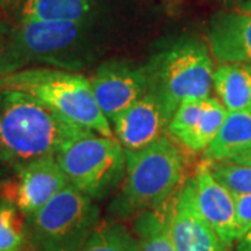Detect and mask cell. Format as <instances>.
<instances>
[{
  "mask_svg": "<svg viewBox=\"0 0 251 251\" xmlns=\"http://www.w3.org/2000/svg\"><path fill=\"white\" fill-rule=\"evenodd\" d=\"M32 95L0 91V162L18 169L88 133Z\"/></svg>",
  "mask_w": 251,
  "mask_h": 251,
  "instance_id": "cell-1",
  "label": "cell"
},
{
  "mask_svg": "<svg viewBox=\"0 0 251 251\" xmlns=\"http://www.w3.org/2000/svg\"><path fill=\"white\" fill-rule=\"evenodd\" d=\"M187 159L171 137L162 135L137 151H126L123 190L115 211L128 215L165 205L184 180Z\"/></svg>",
  "mask_w": 251,
  "mask_h": 251,
  "instance_id": "cell-2",
  "label": "cell"
},
{
  "mask_svg": "<svg viewBox=\"0 0 251 251\" xmlns=\"http://www.w3.org/2000/svg\"><path fill=\"white\" fill-rule=\"evenodd\" d=\"M0 91L32 95L81 127L103 137H115L95 102L90 80L81 74L52 67H27L0 74Z\"/></svg>",
  "mask_w": 251,
  "mask_h": 251,
  "instance_id": "cell-3",
  "label": "cell"
},
{
  "mask_svg": "<svg viewBox=\"0 0 251 251\" xmlns=\"http://www.w3.org/2000/svg\"><path fill=\"white\" fill-rule=\"evenodd\" d=\"M98 224L94 200L69 184L25 216V251H80Z\"/></svg>",
  "mask_w": 251,
  "mask_h": 251,
  "instance_id": "cell-4",
  "label": "cell"
},
{
  "mask_svg": "<svg viewBox=\"0 0 251 251\" xmlns=\"http://www.w3.org/2000/svg\"><path fill=\"white\" fill-rule=\"evenodd\" d=\"M150 91L165 102L172 113L184 100L211 97L214 87V60L201 41H184L158 54L148 66Z\"/></svg>",
  "mask_w": 251,
  "mask_h": 251,
  "instance_id": "cell-5",
  "label": "cell"
},
{
  "mask_svg": "<svg viewBox=\"0 0 251 251\" xmlns=\"http://www.w3.org/2000/svg\"><path fill=\"white\" fill-rule=\"evenodd\" d=\"M56 161L72 187L92 200L105 197L126 173V150L115 137L88 131L56 153Z\"/></svg>",
  "mask_w": 251,
  "mask_h": 251,
  "instance_id": "cell-6",
  "label": "cell"
},
{
  "mask_svg": "<svg viewBox=\"0 0 251 251\" xmlns=\"http://www.w3.org/2000/svg\"><path fill=\"white\" fill-rule=\"evenodd\" d=\"M81 21L21 20L0 50V74L27 69L36 63L63 66L62 56L78 39Z\"/></svg>",
  "mask_w": 251,
  "mask_h": 251,
  "instance_id": "cell-7",
  "label": "cell"
},
{
  "mask_svg": "<svg viewBox=\"0 0 251 251\" xmlns=\"http://www.w3.org/2000/svg\"><path fill=\"white\" fill-rule=\"evenodd\" d=\"M88 80L95 102L109 123H113L117 116L150 91L147 66L133 67L122 63H108L100 66Z\"/></svg>",
  "mask_w": 251,
  "mask_h": 251,
  "instance_id": "cell-8",
  "label": "cell"
},
{
  "mask_svg": "<svg viewBox=\"0 0 251 251\" xmlns=\"http://www.w3.org/2000/svg\"><path fill=\"white\" fill-rule=\"evenodd\" d=\"M198 211L224 247H230L240 239L234 196L214 177L208 162H200L191 177Z\"/></svg>",
  "mask_w": 251,
  "mask_h": 251,
  "instance_id": "cell-9",
  "label": "cell"
},
{
  "mask_svg": "<svg viewBox=\"0 0 251 251\" xmlns=\"http://www.w3.org/2000/svg\"><path fill=\"white\" fill-rule=\"evenodd\" d=\"M16 180L9 187V201L24 216L41 209L48 201L69 186L56 155L39 158L16 169Z\"/></svg>",
  "mask_w": 251,
  "mask_h": 251,
  "instance_id": "cell-10",
  "label": "cell"
},
{
  "mask_svg": "<svg viewBox=\"0 0 251 251\" xmlns=\"http://www.w3.org/2000/svg\"><path fill=\"white\" fill-rule=\"evenodd\" d=\"M227 116V110L215 97L184 100L173 113L168 133L191 152H204L215 138Z\"/></svg>",
  "mask_w": 251,
  "mask_h": 251,
  "instance_id": "cell-11",
  "label": "cell"
},
{
  "mask_svg": "<svg viewBox=\"0 0 251 251\" xmlns=\"http://www.w3.org/2000/svg\"><path fill=\"white\" fill-rule=\"evenodd\" d=\"M172 116L165 102L148 91L113 122L116 140L126 151L141 150L165 135Z\"/></svg>",
  "mask_w": 251,
  "mask_h": 251,
  "instance_id": "cell-12",
  "label": "cell"
},
{
  "mask_svg": "<svg viewBox=\"0 0 251 251\" xmlns=\"http://www.w3.org/2000/svg\"><path fill=\"white\" fill-rule=\"evenodd\" d=\"M171 236L176 251H224V244L198 211L193 180L188 179L171 212Z\"/></svg>",
  "mask_w": 251,
  "mask_h": 251,
  "instance_id": "cell-13",
  "label": "cell"
},
{
  "mask_svg": "<svg viewBox=\"0 0 251 251\" xmlns=\"http://www.w3.org/2000/svg\"><path fill=\"white\" fill-rule=\"evenodd\" d=\"M208 44L218 62L251 64V13H218L208 28Z\"/></svg>",
  "mask_w": 251,
  "mask_h": 251,
  "instance_id": "cell-14",
  "label": "cell"
},
{
  "mask_svg": "<svg viewBox=\"0 0 251 251\" xmlns=\"http://www.w3.org/2000/svg\"><path fill=\"white\" fill-rule=\"evenodd\" d=\"M251 151V113L227 112L224 125L204 151V161H232Z\"/></svg>",
  "mask_w": 251,
  "mask_h": 251,
  "instance_id": "cell-15",
  "label": "cell"
},
{
  "mask_svg": "<svg viewBox=\"0 0 251 251\" xmlns=\"http://www.w3.org/2000/svg\"><path fill=\"white\" fill-rule=\"evenodd\" d=\"M214 88L227 112L251 113V64L221 63L214 72Z\"/></svg>",
  "mask_w": 251,
  "mask_h": 251,
  "instance_id": "cell-16",
  "label": "cell"
},
{
  "mask_svg": "<svg viewBox=\"0 0 251 251\" xmlns=\"http://www.w3.org/2000/svg\"><path fill=\"white\" fill-rule=\"evenodd\" d=\"M173 198L165 205L143 211L135 221V236L140 251H176L171 236Z\"/></svg>",
  "mask_w": 251,
  "mask_h": 251,
  "instance_id": "cell-17",
  "label": "cell"
},
{
  "mask_svg": "<svg viewBox=\"0 0 251 251\" xmlns=\"http://www.w3.org/2000/svg\"><path fill=\"white\" fill-rule=\"evenodd\" d=\"M90 10V0H27L21 20L81 21Z\"/></svg>",
  "mask_w": 251,
  "mask_h": 251,
  "instance_id": "cell-18",
  "label": "cell"
},
{
  "mask_svg": "<svg viewBox=\"0 0 251 251\" xmlns=\"http://www.w3.org/2000/svg\"><path fill=\"white\" fill-rule=\"evenodd\" d=\"M80 251H140L137 236L120 224H98Z\"/></svg>",
  "mask_w": 251,
  "mask_h": 251,
  "instance_id": "cell-19",
  "label": "cell"
},
{
  "mask_svg": "<svg viewBox=\"0 0 251 251\" xmlns=\"http://www.w3.org/2000/svg\"><path fill=\"white\" fill-rule=\"evenodd\" d=\"M11 202L0 205V251H25V219Z\"/></svg>",
  "mask_w": 251,
  "mask_h": 251,
  "instance_id": "cell-20",
  "label": "cell"
},
{
  "mask_svg": "<svg viewBox=\"0 0 251 251\" xmlns=\"http://www.w3.org/2000/svg\"><path fill=\"white\" fill-rule=\"evenodd\" d=\"M208 165L214 177L233 196L251 194L250 165H243L233 161H214L208 162Z\"/></svg>",
  "mask_w": 251,
  "mask_h": 251,
  "instance_id": "cell-21",
  "label": "cell"
},
{
  "mask_svg": "<svg viewBox=\"0 0 251 251\" xmlns=\"http://www.w3.org/2000/svg\"><path fill=\"white\" fill-rule=\"evenodd\" d=\"M236 201V215L239 225V234L247 233L251 229V194L234 196Z\"/></svg>",
  "mask_w": 251,
  "mask_h": 251,
  "instance_id": "cell-22",
  "label": "cell"
},
{
  "mask_svg": "<svg viewBox=\"0 0 251 251\" xmlns=\"http://www.w3.org/2000/svg\"><path fill=\"white\" fill-rule=\"evenodd\" d=\"M236 251H251V229L237 240Z\"/></svg>",
  "mask_w": 251,
  "mask_h": 251,
  "instance_id": "cell-23",
  "label": "cell"
},
{
  "mask_svg": "<svg viewBox=\"0 0 251 251\" xmlns=\"http://www.w3.org/2000/svg\"><path fill=\"white\" fill-rule=\"evenodd\" d=\"M232 161L237 162V163H243V165H250L251 166V151L250 152L244 153V155H240L237 158H234Z\"/></svg>",
  "mask_w": 251,
  "mask_h": 251,
  "instance_id": "cell-24",
  "label": "cell"
},
{
  "mask_svg": "<svg viewBox=\"0 0 251 251\" xmlns=\"http://www.w3.org/2000/svg\"><path fill=\"white\" fill-rule=\"evenodd\" d=\"M239 10L251 13V0H239Z\"/></svg>",
  "mask_w": 251,
  "mask_h": 251,
  "instance_id": "cell-25",
  "label": "cell"
},
{
  "mask_svg": "<svg viewBox=\"0 0 251 251\" xmlns=\"http://www.w3.org/2000/svg\"><path fill=\"white\" fill-rule=\"evenodd\" d=\"M1 45H3V42L0 41V50H1Z\"/></svg>",
  "mask_w": 251,
  "mask_h": 251,
  "instance_id": "cell-26",
  "label": "cell"
}]
</instances>
